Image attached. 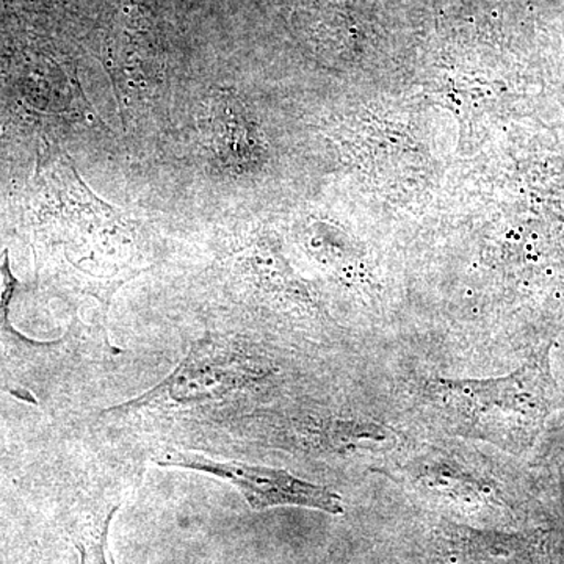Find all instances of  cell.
I'll list each match as a JSON object with an SVG mask.
<instances>
[{
    "mask_svg": "<svg viewBox=\"0 0 564 564\" xmlns=\"http://www.w3.org/2000/svg\"><path fill=\"white\" fill-rule=\"evenodd\" d=\"M193 2H195V0H174V3H176L177 18H180L181 24L184 22L185 18L188 17V13H191Z\"/></svg>",
    "mask_w": 564,
    "mask_h": 564,
    "instance_id": "obj_8",
    "label": "cell"
},
{
    "mask_svg": "<svg viewBox=\"0 0 564 564\" xmlns=\"http://www.w3.org/2000/svg\"><path fill=\"white\" fill-rule=\"evenodd\" d=\"M117 508L109 511L102 521L95 529L84 534L77 549L80 552V564H110L107 556V534H109V525Z\"/></svg>",
    "mask_w": 564,
    "mask_h": 564,
    "instance_id": "obj_6",
    "label": "cell"
},
{
    "mask_svg": "<svg viewBox=\"0 0 564 564\" xmlns=\"http://www.w3.org/2000/svg\"><path fill=\"white\" fill-rule=\"evenodd\" d=\"M226 359H221L215 352L214 344L198 343L192 347L176 372L147 397L162 393L176 402L214 399L228 391L226 388L229 384V377H226Z\"/></svg>",
    "mask_w": 564,
    "mask_h": 564,
    "instance_id": "obj_5",
    "label": "cell"
},
{
    "mask_svg": "<svg viewBox=\"0 0 564 564\" xmlns=\"http://www.w3.org/2000/svg\"><path fill=\"white\" fill-rule=\"evenodd\" d=\"M46 187L47 231L61 245L82 291L109 304L113 293L147 267V228L132 212L96 195L66 154L55 155Z\"/></svg>",
    "mask_w": 564,
    "mask_h": 564,
    "instance_id": "obj_2",
    "label": "cell"
},
{
    "mask_svg": "<svg viewBox=\"0 0 564 564\" xmlns=\"http://www.w3.org/2000/svg\"><path fill=\"white\" fill-rule=\"evenodd\" d=\"M17 285L18 281L10 269L9 251L6 250L0 256V328H7L9 325L11 296Z\"/></svg>",
    "mask_w": 564,
    "mask_h": 564,
    "instance_id": "obj_7",
    "label": "cell"
},
{
    "mask_svg": "<svg viewBox=\"0 0 564 564\" xmlns=\"http://www.w3.org/2000/svg\"><path fill=\"white\" fill-rule=\"evenodd\" d=\"M99 63L122 137L147 155L169 128L182 68L170 51L159 0H102Z\"/></svg>",
    "mask_w": 564,
    "mask_h": 564,
    "instance_id": "obj_1",
    "label": "cell"
},
{
    "mask_svg": "<svg viewBox=\"0 0 564 564\" xmlns=\"http://www.w3.org/2000/svg\"><path fill=\"white\" fill-rule=\"evenodd\" d=\"M436 384L454 429L508 454H522L532 447L555 404L549 348L534 352L507 377L437 380Z\"/></svg>",
    "mask_w": 564,
    "mask_h": 564,
    "instance_id": "obj_3",
    "label": "cell"
},
{
    "mask_svg": "<svg viewBox=\"0 0 564 564\" xmlns=\"http://www.w3.org/2000/svg\"><path fill=\"white\" fill-rule=\"evenodd\" d=\"M161 467H180L209 474L228 481L256 511L276 507H303L328 514H343L339 494L325 486L310 484L288 470L240 462H218L191 452L170 451L155 459Z\"/></svg>",
    "mask_w": 564,
    "mask_h": 564,
    "instance_id": "obj_4",
    "label": "cell"
}]
</instances>
